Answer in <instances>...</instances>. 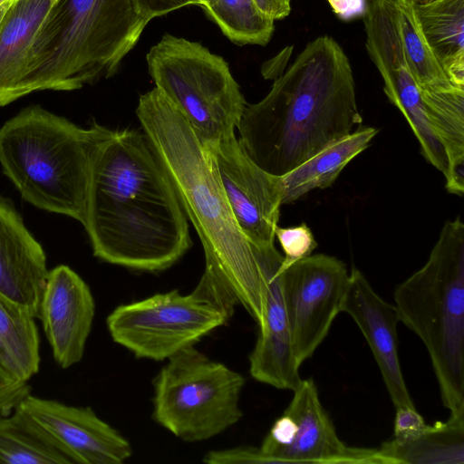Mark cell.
I'll list each match as a JSON object with an SVG mask.
<instances>
[{"label":"cell","instance_id":"obj_16","mask_svg":"<svg viewBox=\"0 0 464 464\" xmlns=\"http://www.w3.org/2000/svg\"><path fill=\"white\" fill-rule=\"evenodd\" d=\"M342 312L353 318L366 339L394 407H415L399 359L397 325L400 321L396 308L382 299L354 266L350 271Z\"/></svg>","mask_w":464,"mask_h":464},{"label":"cell","instance_id":"obj_11","mask_svg":"<svg viewBox=\"0 0 464 464\" xmlns=\"http://www.w3.org/2000/svg\"><path fill=\"white\" fill-rule=\"evenodd\" d=\"M279 271L293 352L301 366L342 312L350 272L342 260L325 254L311 255Z\"/></svg>","mask_w":464,"mask_h":464},{"label":"cell","instance_id":"obj_7","mask_svg":"<svg viewBox=\"0 0 464 464\" xmlns=\"http://www.w3.org/2000/svg\"><path fill=\"white\" fill-rule=\"evenodd\" d=\"M156 88L205 148L233 135L246 105L227 63L199 43L165 34L146 55Z\"/></svg>","mask_w":464,"mask_h":464},{"label":"cell","instance_id":"obj_31","mask_svg":"<svg viewBox=\"0 0 464 464\" xmlns=\"http://www.w3.org/2000/svg\"><path fill=\"white\" fill-rule=\"evenodd\" d=\"M29 393L31 386L28 382H14L0 389V417L12 412Z\"/></svg>","mask_w":464,"mask_h":464},{"label":"cell","instance_id":"obj_33","mask_svg":"<svg viewBox=\"0 0 464 464\" xmlns=\"http://www.w3.org/2000/svg\"><path fill=\"white\" fill-rule=\"evenodd\" d=\"M334 13L342 18L348 19L364 14V0H328Z\"/></svg>","mask_w":464,"mask_h":464},{"label":"cell","instance_id":"obj_35","mask_svg":"<svg viewBox=\"0 0 464 464\" xmlns=\"http://www.w3.org/2000/svg\"><path fill=\"white\" fill-rule=\"evenodd\" d=\"M14 383L5 373L0 370V389Z\"/></svg>","mask_w":464,"mask_h":464},{"label":"cell","instance_id":"obj_2","mask_svg":"<svg viewBox=\"0 0 464 464\" xmlns=\"http://www.w3.org/2000/svg\"><path fill=\"white\" fill-rule=\"evenodd\" d=\"M275 79L237 128L241 148L270 174L284 176L362 122L349 59L330 36L307 44Z\"/></svg>","mask_w":464,"mask_h":464},{"label":"cell","instance_id":"obj_9","mask_svg":"<svg viewBox=\"0 0 464 464\" xmlns=\"http://www.w3.org/2000/svg\"><path fill=\"white\" fill-rule=\"evenodd\" d=\"M245 378L188 346L166 361L154 379V420L187 442L209 440L241 419Z\"/></svg>","mask_w":464,"mask_h":464},{"label":"cell","instance_id":"obj_30","mask_svg":"<svg viewBox=\"0 0 464 464\" xmlns=\"http://www.w3.org/2000/svg\"><path fill=\"white\" fill-rule=\"evenodd\" d=\"M140 11L150 20L189 5H198L199 0H134Z\"/></svg>","mask_w":464,"mask_h":464},{"label":"cell","instance_id":"obj_38","mask_svg":"<svg viewBox=\"0 0 464 464\" xmlns=\"http://www.w3.org/2000/svg\"><path fill=\"white\" fill-rule=\"evenodd\" d=\"M6 1H8V0H0V5L4 4Z\"/></svg>","mask_w":464,"mask_h":464},{"label":"cell","instance_id":"obj_24","mask_svg":"<svg viewBox=\"0 0 464 464\" xmlns=\"http://www.w3.org/2000/svg\"><path fill=\"white\" fill-rule=\"evenodd\" d=\"M0 464H74L67 452L17 405L0 417Z\"/></svg>","mask_w":464,"mask_h":464},{"label":"cell","instance_id":"obj_5","mask_svg":"<svg viewBox=\"0 0 464 464\" xmlns=\"http://www.w3.org/2000/svg\"><path fill=\"white\" fill-rule=\"evenodd\" d=\"M112 132L28 106L0 128V164L25 201L83 224L92 163Z\"/></svg>","mask_w":464,"mask_h":464},{"label":"cell","instance_id":"obj_19","mask_svg":"<svg viewBox=\"0 0 464 464\" xmlns=\"http://www.w3.org/2000/svg\"><path fill=\"white\" fill-rule=\"evenodd\" d=\"M379 130L359 126L281 177L282 204H289L316 188L330 187L343 168L366 150Z\"/></svg>","mask_w":464,"mask_h":464},{"label":"cell","instance_id":"obj_26","mask_svg":"<svg viewBox=\"0 0 464 464\" xmlns=\"http://www.w3.org/2000/svg\"><path fill=\"white\" fill-rule=\"evenodd\" d=\"M204 10L236 44L266 45L273 34L275 21L253 0H216Z\"/></svg>","mask_w":464,"mask_h":464},{"label":"cell","instance_id":"obj_18","mask_svg":"<svg viewBox=\"0 0 464 464\" xmlns=\"http://www.w3.org/2000/svg\"><path fill=\"white\" fill-rule=\"evenodd\" d=\"M57 0H15L0 24V107L14 102L28 57Z\"/></svg>","mask_w":464,"mask_h":464},{"label":"cell","instance_id":"obj_29","mask_svg":"<svg viewBox=\"0 0 464 464\" xmlns=\"http://www.w3.org/2000/svg\"><path fill=\"white\" fill-rule=\"evenodd\" d=\"M394 419L393 439L410 440L419 436L428 426L415 407H397Z\"/></svg>","mask_w":464,"mask_h":464},{"label":"cell","instance_id":"obj_8","mask_svg":"<svg viewBox=\"0 0 464 464\" xmlns=\"http://www.w3.org/2000/svg\"><path fill=\"white\" fill-rule=\"evenodd\" d=\"M236 304L204 272L190 294L172 290L121 304L108 315L106 324L113 342L135 357L161 362L226 324Z\"/></svg>","mask_w":464,"mask_h":464},{"label":"cell","instance_id":"obj_3","mask_svg":"<svg viewBox=\"0 0 464 464\" xmlns=\"http://www.w3.org/2000/svg\"><path fill=\"white\" fill-rule=\"evenodd\" d=\"M136 114L192 222L209 274L260 325L265 292L250 242L227 200L212 152L156 87L140 95Z\"/></svg>","mask_w":464,"mask_h":464},{"label":"cell","instance_id":"obj_13","mask_svg":"<svg viewBox=\"0 0 464 464\" xmlns=\"http://www.w3.org/2000/svg\"><path fill=\"white\" fill-rule=\"evenodd\" d=\"M251 246L264 282L265 306L257 339L249 354V372L259 382L294 391L302 378L293 352L282 289L279 267L283 256L275 244Z\"/></svg>","mask_w":464,"mask_h":464},{"label":"cell","instance_id":"obj_1","mask_svg":"<svg viewBox=\"0 0 464 464\" xmlns=\"http://www.w3.org/2000/svg\"><path fill=\"white\" fill-rule=\"evenodd\" d=\"M82 226L96 257L130 269L165 270L189 249L186 214L143 131L113 130L100 146Z\"/></svg>","mask_w":464,"mask_h":464},{"label":"cell","instance_id":"obj_28","mask_svg":"<svg viewBox=\"0 0 464 464\" xmlns=\"http://www.w3.org/2000/svg\"><path fill=\"white\" fill-rule=\"evenodd\" d=\"M208 464H258L269 463L260 448L239 446L232 449L211 450L203 458Z\"/></svg>","mask_w":464,"mask_h":464},{"label":"cell","instance_id":"obj_15","mask_svg":"<svg viewBox=\"0 0 464 464\" xmlns=\"http://www.w3.org/2000/svg\"><path fill=\"white\" fill-rule=\"evenodd\" d=\"M94 315V298L85 281L65 265L50 270L37 319L61 368L82 361Z\"/></svg>","mask_w":464,"mask_h":464},{"label":"cell","instance_id":"obj_27","mask_svg":"<svg viewBox=\"0 0 464 464\" xmlns=\"http://www.w3.org/2000/svg\"><path fill=\"white\" fill-rule=\"evenodd\" d=\"M275 237L285 254L280 266L281 269L311 256L318 246L312 230L304 222L289 227L277 226Z\"/></svg>","mask_w":464,"mask_h":464},{"label":"cell","instance_id":"obj_22","mask_svg":"<svg viewBox=\"0 0 464 464\" xmlns=\"http://www.w3.org/2000/svg\"><path fill=\"white\" fill-rule=\"evenodd\" d=\"M28 309L0 295V370L28 382L40 368V335Z\"/></svg>","mask_w":464,"mask_h":464},{"label":"cell","instance_id":"obj_4","mask_svg":"<svg viewBox=\"0 0 464 464\" xmlns=\"http://www.w3.org/2000/svg\"><path fill=\"white\" fill-rule=\"evenodd\" d=\"M150 21L134 0H57L36 35L14 101L112 76Z\"/></svg>","mask_w":464,"mask_h":464},{"label":"cell","instance_id":"obj_20","mask_svg":"<svg viewBox=\"0 0 464 464\" xmlns=\"http://www.w3.org/2000/svg\"><path fill=\"white\" fill-rule=\"evenodd\" d=\"M420 30L450 82L464 89V0L413 5Z\"/></svg>","mask_w":464,"mask_h":464},{"label":"cell","instance_id":"obj_34","mask_svg":"<svg viewBox=\"0 0 464 464\" xmlns=\"http://www.w3.org/2000/svg\"><path fill=\"white\" fill-rule=\"evenodd\" d=\"M14 1L15 0H8V1L5 2L4 4L0 5V24L3 21L8 9L10 8V6L13 5V3Z\"/></svg>","mask_w":464,"mask_h":464},{"label":"cell","instance_id":"obj_32","mask_svg":"<svg viewBox=\"0 0 464 464\" xmlns=\"http://www.w3.org/2000/svg\"><path fill=\"white\" fill-rule=\"evenodd\" d=\"M257 8L272 20L286 17L291 11V0H253Z\"/></svg>","mask_w":464,"mask_h":464},{"label":"cell","instance_id":"obj_37","mask_svg":"<svg viewBox=\"0 0 464 464\" xmlns=\"http://www.w3.org/2000/svg\"><path fill=\"white\" fill-rule=\"evenodd\" d=\"M407 1L412 3L413 5H424V4H428V3H430L435 0H407Z\"/></svg>","mask_w":464,"mask_h":464},{"label":"cell","instance_id":"obj_25","mask_svg":"<svg viewBox=\"0 0 464 464\" xmlns=\"http://www.w3.org/2000/svg\"><path fill=\"white\" fill-rule=\"evenodd\" d=\"M396 5L406 63L420 90L448 92L459 89L450 82L429 46L420 30L413 4L407 0H396Z\"/></svg>","mask_w":464,"mask_h":464},{"label":"cell","instance_id":"obj_17","mask_svg":"<svg viewBox=\"0 0 464 464\" xmlns=\"http://www.w3.org/2000/svg\"><path fill=\"white\" fill-rule=\"evenodd\" d=\"M48 274L44 248L13 203L0 195V295L37 318Z\"/></svg>","mask_w":464,"mask_h":464},{"label":"cell","instance_id":"obj_23","mask_svg":"<svg viewBox=\"0 0 464 464\" xmlns=\"http://www.w3.org/2000/svg\"><path fill=\"white\" fill-rule=\"evenodd\" d=\"M430 125L448 160L446 189L464 195V90L422 92Z\"/></svg>","mask_w":464,"mask_h":464},{"label":"cell","instance_id":"obj_10","mask_svg":"<svg viewBox=\"0 0 464 464\" xmlns=\"http://www.w3.org/2000/svg\"><path fill=\"white\" fill-rule=\"evenodd\" d=\"M293 398L259 447L269 463L385 464L377 449L352 447L338 436L312 378Z\"/></svg>","mask_w":464,"mask_h":464},{"label":"cell","instance_id":"obj_6","mask_svg":"<svg viewBox=\"0 0 464 464\" xmlns=\"http://www.w3.org/2000/svg\"><path fill=\"white\" fill-rule=\"evenodd\" d=\"M399 321L425 345L440 398L464 414V224L447 221L427 262L393 294Z\"/></svg>","mask_w":464,"mask_h":464},{"label":"cell","instance_id":"obj_12","mask_svg":"<svg viewBox=\"0 0 464 464\" xmlns=\"http://www.w3.org/2000/svg\"><path fill=\"white\" fill-rule=\"evenodd\" d=\"M208 149L233 217L255 246L275 244L283 198L281 177L255 163L233 135Z\"/></svg>","mask_w":464,"mask_h":464},{"label":"cell","instance_id":"obj_36","mask_svg":"<svg viewBox=\"0 0 464 464\" xmlns=\"http://www.w3.org/2000/svg\"><path fill=\"white\" fill-rule=\"evenodd\" d=\"M216 0H199L198 5L202 6L203 8L210 5L213 4Z\"/></svg>","mask_w":464,"mask_h":464},{"label":"cell","instance_id":"obj_14","mask_svg":"<svg viewBox=\"0 0 464 464\" xmlns=\"http://www.w3.org/2000/svg\"><path fill=\"white\" fill-rule=\"evenodd\" d=\"M18 405L67 452L74 464H122L132 454L129 440L91 407L68 405L31 393Z\"/></svg>","mask_w":464,"mask_h":464},{"label":"cell","instance_id":"obj_21","mask_svg":"<svg viewBox=\"0 0 464 464\" xmlns=\"http://www.w3.org/2000/svg\"><path fill=\"white\" fill-rule=\"evenodd\" d=\"M385 464H464V414H450L416 438H393L377 449Z\"/></svg>","mask_w":464,"mask_h":464}]
</instances>
